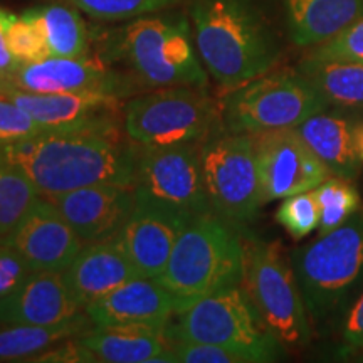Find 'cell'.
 Wrapping results in <instances>:
<instances>
[{"mask_svg":"<svg viewBox=\"0 0 363 363\" xmlns=\"http://www.w3.org/2000/svg\"><path fill=\"white\" fill-rule=\"evenodd\" d=\"M203 182L212 211L242 227L264 206L252 136L219 125L201 143Z\"/></svg>","mask_w":363,"mask_h":363,"instance_id":"cell-10","label":"cell"},{"mask_svg":"<svg viewBox=\"0 0 363 363\" xmlns=\"http://www.w3.org/2000/svg\"><path fill=\"white\" fill-rule=\"evenodd\" d=\"M33 362L40 363H96L98 358L78 338H71L40 353Z\"/></svg>","mask_w":363,"mask_h":363,"instance_id":"cell-37","label":"cell"},{"mask_svg":"<svg viewBox=\"0 0 363 363\" xmlns=\"http://www.w3.org/2000/svg\"><path fill=\"white\" fill-rule=\"evenodd\" d=\"M81 305L62 272H34L27 283L6 301H2V323L52 326L67 323L84 315Z\"/></svg>","mask_w":363,"mask_h":363,"instance_id":"cell-19","label":"cell"},{"mask_svg":"<svg viewBox=\"0 0 363 363\" xmlns=\"http://www.w3.org/2000/svg\"><path fill=\"white\" fill-rule=\"evenodd\" d=\"M2 88L40 94L96 91L126 98L140 86L133 76L111 69L103 57L49 56L17 67L7 83L0 86Z\"/></svg>","mask_w":363,"mask_h":363,"instance_id":"cell-13","label":"cell"},{"mask_svg":"<svg viewBox=\"0 0 363 363\" xmlns=\"http://www.w3.org/2000/svg\"><path fill=\"white\" fill-rule=\"evenodd\" d=\"M239 229L214 211L190 217L157 278L174 298L177 311L220 289L242 284L244 244Z\"/></svg>","mask_w":363,"mask_h":363,"instance_id":"cell-3","label":"cell"},{"mask_svg":"<svg viewBox=\"0 0 363 363\" xmlns=\"http://www.w3.org/2000/svg\"><path fill=\"white\" fill-rule=\"evenodd\" d=\"M172 355L180 363H251L242 353L212 343L175 342L172 343Z\"/></svg>","mask_w":363,"mask_h":363,"instance_id":"cell-35","label":"cell"},{"mask_svg":"<svg viewBox=\"0 0 363 363\" xmlns=\"http://www.w3.org/2000/svg\"><path fill=\"white\" fill-rule=\"evenodd\" d=\"M94 326H167L175 315V301L157 279L138 278L118 286L84 308Z\"/></svg>","mask_w":363,"mask_h":363,"instance_id":"cell-18","label":"cell"},{"mask_svg":"<svg viewBox=\"0 0 363 363\" xmlns=\"http://www.w3.org/2000/svg\"><path fill=\"white\" fill-rule=\"evenodd\" d=\"M242 288L257 315L284 350H301L311 342V320L293 264L279 242L242 235Z\"/></svg>","mask_w":363,"mask_h":363,"instance_id":"cell-7","label":"cell"},{"mask_svg":"<svg viewBox=\"0 0 363 363\" xmlns=\"http://www.w3.org/2000/svg\"><path fill=\"white\" fill-rule=\"evenodd\" d=\"M111 56L128 66L140 88H206L208 83L190 17L182 12H157L133 19L118 33Z\"/></svg>","mask_w":363,"mask_h":363,"instance_id":"cell-5","label":"cell"},{"mask_svg":"<svg viewBox=\"0 0 363 363\" xmlns=\"http://www.w3.org/2000/svg\"><path fill=\"white\" fill-rule=\"evenodd\" d=\"M320 212L318 234H326L343 225L362 208V199L352 180L330 175L313 189Z\"/></svg>","mask_w":363,"mask_h":363,"instance_id":"cell-28","label":"cell"},{"mask_svg":"<svg viewBox=\"0 0 363 363\" xmlns=\"http://www.w3.org/2000/svg\"><path fill=\"white\" fill-rule=\"evenodd\" d=\"M308 54L325 61L363 65V19L345 27L325 43L310 48Z\"/></svg>","mask_w":363,"mask_h":363,"instance_id":"cell-32","label":"cell"},{"mask_svg":"<svg viewBox=\"0 0 363 363\" xmlns=\"http://www.w3.org/2000/svg\"><path fill=\"white\" fill-rule=\"evenodd\" d=\"M71 6L98 21H133L174 7L180 0H69Z\"/></svg>","mask_w":363,"mask_h":363,"instance_id":"cell-30","label":"cell"},{"mask_svg":"<svg viewBox=\"0 0 363 363\" xmlns=\"http://www.w3.org/2000/svg\"><path fill=\"white\" fill-rule=\"evenodd\" d=\"M40 133H44V128L29 113L12 99L0 94V147L22 142Z\"/></svg>","mask_w":363,"mask_h":363,"instance_id":"cell-33","label":"cell"},{"mask_svg":"<svg viewBox=\"0 0 363 363\" xmlns=\"http://www.w3.org/2000/svg\"><path fill=\"white\" fill-rule=\"evenodd\" d=\"M6 242L22 254L34 272H65L84 247L56 206L43 195Z\"/></svg>","mask_w":363,"mask_h":363,"instance_id":"cell-17","label":"cell"},{"mask_svg":"<svg viewBox=\"0 0 363 363\" xmlns=\"http://www.w3.org/2000/svg\"><path fill=\"white\" fill-rule=\"evenodd\" d=\"M86 345L104 363H175L167 326L111 325L93 326L81 335Z\"/></svg>","mask_w":363,"mask_h":363,"instance_id":"cell-22","label":"cell"},{"mask_svg":"<svg viewBox=\"0 0 363 363\" xmlns=\"http://www.w3.org/2000/svg\"><path fill=\"white\" fill-rule=\"evenodd\" d=\"M62 274L71 293L84 308L111 293L118 286L138 278V272L118 235L84 244Z\"/></svg>","mask_w":363,"mask_h":363,"instance_id":"cell-20","label":"cell"},{"mask_svg":"<svg viewBox=\"0 0 363 363\" xmlns=\"http://www.w3.org/2000/svg\"><path fill=\"white\" fill-rule=\"evenodd\" d=\"M51 56L79 57L88 54V29L74 6L49 4L34 9Z\"/></svg>","mask_w":363,"mask_h":363,"instance_id":"cell-26","label":"cell"},{"mask_svg":"<svg viewBox=\"0 0 363 363\" xmlns=\"http://www.w3.org/2000/svg\"><path fill=\"white\" fill-rule=\"evenodd\" d=\"M338 355L348 358L363 350V291L353 299L338 321Z\"/></svg>","mask_w":363,"mask_h":363,"instance_id":"cell-36","label":"cell"},{"mask_svg":"<svg viewBox=\"0 0 363 363\" xmlns=\"http://www.w3.org/2000/svg\"><path fill=\"white\" fill-rule=\"evenodd\" d=\"M264 203L310 192L331 175L294 128L251 135Z\"/></svg>","mask_w":363,"mask_h":363,"instance_id":"cell-12","label":"cell"},{"mask_svg":"<svg viewBox=\"0 0 363 363\" xmlns=\"http://www.w3.org/2000/svg\"><path fill=\"white\" fill-rule=\"evenodd\" d=\"M360 120H363L360 113L330 106L294 130L331 175L353 180L363 165L355 148V130Z\"/></svg>","mask_w":363,"mask_h":363,"instance_id":"cell-21","label":"cell"},{"mask_svg":"<svg viewBox=\"0 0 363 363\" xmlns=\"http://www.w3.org/2000/svg\"><path fill=\"white\" fill-rule=\"evenodd\" d=\"M33 274V267L16 247L0 242V301L13 296Z\"/></svg>","mask_w":363,"mask_h":363,"instance_id":"cell-34","label":"cell"},{"mask_svg":"<svg viewBox=\"0 0 363 363\" xmlns=\"http://www.w3.org/2000/svg\"><path fill=\"white\" fill-rule=\"evenodd\" d=\"M296 69L310 79L331 108L363 115V65L325 61L306 54Z\"/></svg>","mask_w":363,"mask_h":363,"instance_id":"cell-24","label":"cell"},{"mask_svg":"<svg viewBox=\"0 0 363 363\" xmlns=\"http://www.w3.org/2000/svg\"><path fill=\"white\" fill-rule=\"evenodd\" d=\"M89 316L81 315L67 323L40 325H7L0 330V360L33 362L48 348L78 338L93 328Z\"/></svg>","mask_w":363,"mask_h":363,"instance_id":"cell-25","label":"cell"},{"mask_svg":"<svg viewBox=\"0 0 363 363\" xmlns=\"http://www.w3.org/2000/svg\"><path fill=\"white\" fill-rule=\"evenodd\" d=\"M291 264L318 331L338 325L363 291V208L343 225L296 249Z\"/></svg>","mask_w":363,"mask_h":363,"instance_id":"cell-4","label":"cell"},{"mask_svg":"<svg viewBox=\"0 0 363 363\" xmlns=\"http://www.w3.org/2000/svg\"><path fill=\"white\" fill-rule=\"evenodd\" d=\"M222 125V116L206 88L172 86L130 98L125 103L123 126L131 142L160 148L202 143Z\"/></svg>","mask_w":363,"mask_h":363,"instance_id":"cell-9","label":"cell"},{"mask_svg":"<svg viewBox=\"0 0 363 363\" xmlns=\"http://www.w3.org/2000/svg\"><path fill=\"white\" fill-rule=\"evenodd\" d=\"M7 43L19 66L43 61L51 56L34 9L24 12L22 16L12 17L7 29Z\"/></svg>","mask_w":363,"mask_h":363,"instance_id":"cell-29","label":"cell"},{"mask_svg":"<svg viewBox=\"0 0 363 363\" xmlns=\"http://www.w3.org/2000/svg\"><path fill=\"white\" fill-rule=\"evenodd\" d=\"M289 39L299 48H315L363 19V0H284Z\"/></svg>","mask_w":363,"mask_h":363,"instance_id":"cell-23","label":"cell"},{"mask_svg":"<svg viewBox=\"0 0 363 363\" xmlns=\"http://www.w3.org/2000/svg\"><path fill=\"white\" fill-rule=\"evenodd\" d=\"M195 48L217 84L234 89L278 65L281 48L254 0H189Z\"/></svg>","mask_w":363,"mask_h":363,"instance_id":"cell-2","label":"cell"},{"mask_svg":"<svg viewBox=\"0 0 363 363\" xmlns=\"http://www.w3.org/2000/svg\"><path fill=\"white\" fill-rule=\"evenodd\" d=\"M170 343H212L251 363L278 360L284 348L271 335L242 286L220 289L177 311L167 325Z\"/></svg>","mask_w":363,"mask_h":363,"instance_id":"cell-6","label":"cell"},{"mask_svg":"<svg viewBox=\"0 0 363 363\" xmlns=\"http://www.w3.org/2000/svg\"><path fill=\"white\" fill-rule=\"evenodd\" d=\"M276 220L294 239H303L310 235L313 230H316L318 222H320V212H318V203L313 190L283 199V203L276 212Z\"/></svg>","mask_w":363,"mask_h":363,"instance_id":"cell-31","label":"cell"},{"mask_svg":"<svg viewBox=\"0 0 363 363\" xmlns=\"http://www.w3.org/2000/svg\"><path fill=\"white\" fill-rule=\"evenodd\" d=\"M355 148L358 158H360V162L363 163V120H360V123L357 125L355 130Z\"/></svg>","mask_w":363,"mask_h":363,"instance_id":"cell-39","label":"cell"},{"mask_svg":"<svg viewBox=\"0 0 363 363\" xmlns=\"http://www.w3.org/2000/svg\"><path fill=\"white\" fill-rule=\"evenodd\" d=\"M330 104L298 69L269 71L230 89L222 103V125L234 133L256 135L296 128Z\"/></svg>","mask_w":363,"mask_h":363,"instance_id":"cell-8","label":"cell"},{"mask_svg":"<svg viewBox=\"0 0 363 363\" xmlns=\"http://www.w3.org/2000/svg\"><path fill=\"white\" fill-rule=\"evenodd\" d=\"M135 194L189 216L212 211L203 182L201 143L140 147Z\"/></svg>","mask_w":363,"mask_h":363,"instance_id":"cell-11","label":"cell"},{"mask_svg":"<svg viewBox=\"0 0 363 363\" xmlns=\"http://www.w3.org/2000/svg\"><path fill=\"white\" fill-rule=\"evenodd\" d=\"M39 197L33 182L0 158V242L11 238Z\"/></svg>","mask_w":363,"mask_h":363,"instance_id":"cell-27","label":"cell"},{"mask_svg":"<svg viewBox=\"0 0 363 363\" xmlns=\"http://www.w3.org/2000/svg\"><path fill=\"white\" fill-rule=\"evenodd\" d=\"M140 145L125 130L44 131L0 147V158L21 170L43 197L96 184L135 189Z\"/></svg>","mask_w":363,"mask_h":363,"instance_id":"cell-1","label":"cell"},{"mask_svg":"<svg viewBox=\"0 0 363 363\" xmlns=\"http://www.w3.org/2000/svg\"><path fill=\"white\" fill-rule=\"evenodd\" d=\"M0 323H2V301H0Z\"/></svg>","mask_w":363,"mask_h":363,"instance_id":"cell-40","label":"cell"},{"mask_svg":"<svg viewBox=\"0 0 363 363\" xmlns=\"http://www.w3.org/2000/svg\"><path fill=\"white\" fill-rule=\"evenodd\" d=\"M0 94L26 110L44 131L125 130L123 98L96 91L79 93H27L2 88Z\"/></svg>","mask_w":363,"mask_h":363,"instance_id":"cell-14","label":"cell"},{"mask_svg":"<svg viewBox=\"0 0 363 363\" xmlns=\"http://www.w3.org/2000/svg\"><path fill=\"white\" fill-rule=\"evenodd\" d=\"M84 244L120 235L135 207V189L96 184L48 197Z\"/></svg>","mask_w":363,"mask_h":363,"instance_id":"cell-16","label":"cell"},{"mask_svg":"<svg viewBox=\"0 0 363 363\" xmlns=\"http://www.w3.org/2000/svg\"><path fill=\"white\" fill-rule=\"evenodd\" d=\"M190 217L135 194L133 212L118 238L138 276L157 279L162 274Z\"/></svg>","mask_w":363,"mask_h":363,"instance_id":"cell-15","label":"cell"},{"mask_svg":"<svg viewBox=\"0 0 363 363\" xmlns=\"http://www.w3.org/2000/svg\"><path fill=\"white\" fill-rule=\"evenodd\" d=\"M13 13L0 9V86L6 84L9 78L13 74V71L19 67V65L13 59L11 49L7 43V29L11 24Z\"/></svg>","mask_w":363,"mask_h":363,"instance_id":"cell-38","label":"cell"}]
</instances>
